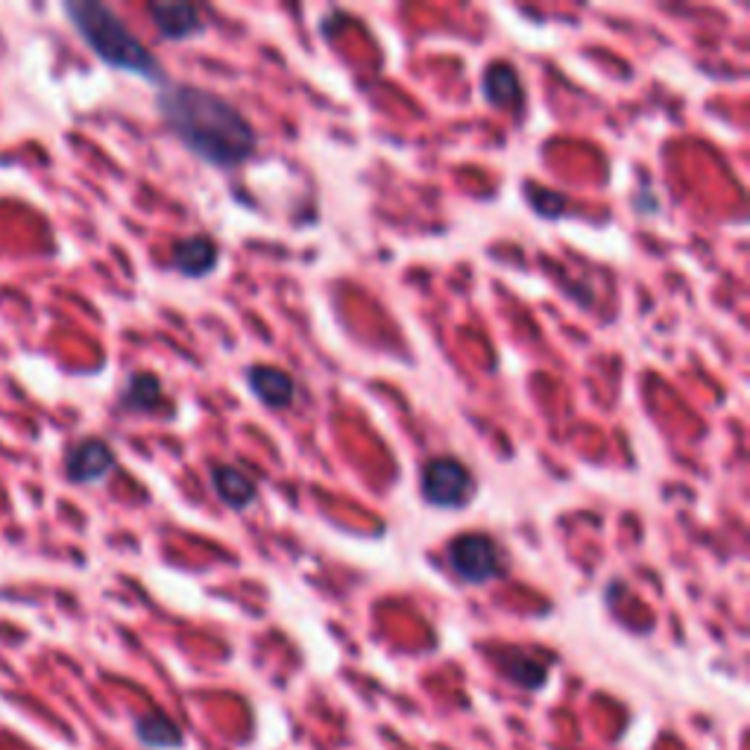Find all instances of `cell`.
Returning <instances> with one entry per match:
<instances>
[{"label": "cell", "mask_w": 750, "mask_h": 750, "mask_svg": "<svg viewBox=\"0 0 750 750\" xmlns=\"http://www.w3.org/2000/svg\"><path fill=\"white\" fill-rule=\"evenodd\" d=\"M420 492L426 504L440 510L467 508L476 492V476L472 469L454 454L431 458L420 472Z\"/></svg>", "instance_id": "cell-4"}, {"label": "cell", "mask_w": 750, "mask_h": 750, "mask_svg": "<svg viewBox=\"0 0 750 750\" xmlns=\"http://www.w3.org/2000/svg\"><path fill=\"white\" fill-rule=\"evenodd\" d=\"M496 662H499V669L504 671V678L513 680V683L522 686V689H540V686L546 683V678H549V666H546V662H540L537 657H531V653L513 651V648L496 653Z\"/></svg>", "instance_id": "cell-11"}, {"label": "cell", "mask_w": 750, "mask_h": 750, "mask_svg": "<svg viewBox=\"0 0 750 750\" xmlns=\"http://www.w3.org/2000/svg\"><path fill=\"white\" fill-rule=\"evenodd\" d=\"M247 384H250L252 396L273 411L291 408L293 399H297V381L279 367H270V363H252L247 370Z\"/></svg>", "instance_id": "cell-7"}, {"label": "cell", "mask_w": 750, "mask_h": 750, "mask_svg": "<svg viewBox=\"0 0 750 750\" xmlns=\"http://www.w3.org/2000/svg\"><path fill=\"white\" fill-rule=\"evenodd\" d=\"M150 18L159 36L168 41H188L206 33V21L194 3L159 0V3H150Z\"/></svg>", "instance_id": "cell-6"}, {"label": "cell", "mask_w": 750, "mask_h": 750, "mask_svg": "<svg viewBox=\"0 0 750 750\" xmlns=\"http://www.w3.org/2000/svg\"><path fill=\"white\" fill-rule=\"evenodd\" d=\"M62 9L71 18L73 30L80 33V39L89 44L91 53L100 62H106L114 71L144 77V80L156 82V86L168 82L156 53H150V48H144V41L138 39L130 27L123 24L114 9H109L106 3H98V0H68Z\"/></svg>", "instance_id": "cell-2"}, {"label": "cell", "mask_w": 750, "mask_h": 750, "mask_svg": "<svg viewBox=\"0 0 750 750\" xmlns=\"http://www.w3.org/2000/svg\"><path fill=\"white\" fill-rule=\"evenodd\" d=\"M211 487L218 492V499L232 510H247L256 504L259 499V487L252 481L247 472H241L238 467H229V463H218L211 469Z\"/></svg>", "instance_id": "cell-9"}, {"label": "cell", "mask_w": 750, "mask_h": 750, "mask_svg": "<svg viewBox=\"0 0 750 750\" xmlns=\"http://www.w3.org/2000/svg\"><path fill=\"white\" fill-rule=\"evenodd\" d=\"M218 243L211 241L209 234H191L173 247L170 267L182 273L186 279H202L218 267Z\"/></svg>", "instance_id": "cell-8"}, {"label": "cell", "mask_w": 750, "mask_h": 750, "mask_svg": "<svg viewBox=\"0 0 750 750\" xmlns=\"http://www.w3.org/2000/svg\"><path fill=\"white\" fill-rule=\"evenodd\" d=\"M481 89H484L487 103H492L496 109H513L517 103H522V80L510 62H492L484 71Z\"/></svg>", "instance_id": "cell-10"}, {"label": "cell", "mask_w": 750, "mask_h": 750, "mask_svg": "<svg viewBox=\"0 0 750 750\" xmlns=\"http://www.w3.org/2000/svg\"><path fill=\"white\" fill-rule=\"evenodd\" d=\"M164 402L162 381L150 376V372H136L127 381V388L121 393V408L132 413H153L159 411Z\"/></svg>", "instance_id": "cell-12"}, {"label": "cell", "mask_w": 750, "mask_h": 750, "mask_svg": "<svg viewBox=\"0 0 750 750\" xmlns=\"http://www.w3.org/2000/svg\"><path fill=\"white\" fill-rule=\"evenodd\" d=\"M164 127L202 162L232 170L256 153L259 136L243 112L227 98L200 86L164 82L156 98Z\"/></svg>", "instance_id": "cell-1"}, {"label": "cell", "mask_w": 750, "mask_h": 750, "mask_svg": "<svg viewBox=\"0 0 750 750\" xmlns=\"http://www.w3.org/2000/svg\"><path fill=\"white\" fill-rule=\"evenodd\" d=\"M446 563L460 581L472 583V587L499 581L501 574L508 572V560L501 554V546L492 540L490 533L481 531L458 533L446 546Z\"/></svg>", "instance_id": "cell-3"}, {"label": "cell", "mask_w": 750, "mask_h": 750, "mask_svg": "<svg viewBox=\"0 0 750 750\" xmlns=\"http://www.w3.org/2000/svg\"><path fill=\"white\" fill-rule=\"evenodd\" d=\"M114 463L118 458L112 446L100 437H86L66 454V476L73 484H98L106 476H112Z\"/></svg>", "instance_id": "cell-5"}, {"label": "cell", "mask_w": 750, "mask_h": 750, "mask_svg": "<svg viewBox=\"0 0 750 750\" xmlns=\"http://www.w3.org/2000/svg\"><path fill=\"white\" fill-rule=\"evenodd\" d=\"M136 736L141 739V744L156 750L179 748L182 744V730L173 718L162 716V712H150V716H141L136 721Z\"/></svg>", "instance_id": "cell-13"}]
</instances>
